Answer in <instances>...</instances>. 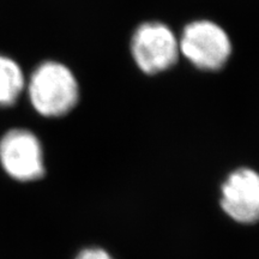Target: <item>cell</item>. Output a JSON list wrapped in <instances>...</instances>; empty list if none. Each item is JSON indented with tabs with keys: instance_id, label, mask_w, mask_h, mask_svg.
Segmentation results:
<instances>
[{
	"instance_id": "cell-2",
	"label": "cell",
	"mask_w": 259,
	"mask_h": 259,
	"mask_svg": "<svg viewBox=\"0 0 259 259\" xmlns=\"http://www.w3.org/2000/svg\"><path fill=\"white\" fill-rule=\"evenodd\" d=\"M180 57L203 72L222 70L231 60L233 44L225 29L210 19H196L179 36Z\"/></svg>"
},
{
	"instance_id": "cell-1",
	"label": "cell",
	"mask_w": 259,
	"mask_h": 259,
	"mask_svg": "<svg viewBox=\"0 0 259 259\" xmlns=\"http://www.w3.org/2000/svg\"><path fill=\"white\" fill-rule=\"evenodd\" d=\"M29 102L38 115L61 118L76 108L80 88L76 74L57 60H45L32 70L25 85Z\"/></svg>"
},
{
	"instance_id": "cell-6",
	"label": "cell",
	"mask_w": 259,
	"mask_h": 259,
	"mask_svg": "<svg viewBox=\"0 0 259 259\" xmlns=\"http://www.w3.org/2000/svg\"><path fill=\"white\" fill-rule=\"evenodd\" d=\"M27 78L17 61L0 53V107L15 106L25 92Z\"/></svg>"
},
{
	"instance_id": "cell-3",
	"label": "cell",
	"mask_w": 259,
	"mask_h": 259,
	"mask_svg": "<svg viewBox=\"0 0 259 259\" xmlns=\"http://www.w3.org/2000/svg\"><path fill=\"white\" fill-rule=\"evenodd\" d=\"M130 53L142 73L156 76L179 61V36L163 22H143L132 32Z\"/></svg>"
},
{
	"instance_id": "cell-7",
	"label": "cell",
	"mask_w": 259,
	"mask_h": 259,
	"mask_svg": "<svg viewBox=\"0 0 259 259\" xmlns=\"http://www.w3.org/2000/svg\"><path fill=\"white\" fill-rule=\"evenodd\" d=\"M76 259H114L108 252H106L102 248L90 247L83 250L77 255Z\"/></svg>"
},
{
	"instance_id": "cell-4",
	"label": "cell",
	"mask_w": 259,
	"mask_h": 259,
	"mask_svg": "<svg viewBox=\"0 0 259 259\" xmlns=\"http://www.w3.org/2000/svg\"><path fill=\"white\" fill-rule=\"evenodd\" d=\"M0 164L10 178L19 183H31L45 176L44 149L30 130L16 127L0 138Z\"/></svg>"
},
{
	"instance_id": "cell-5",
	"label": "cell",
	"mask_w": 259,
	"mask_h": 259,
	"mask_svg": "<svg viewBox=\"0 0 259 259\" xmlns=\"http://www.w3.org/2000/svg\"><path fill=\"white\" fill-rule=\"evenodd\" d=\"M221 205L229 218L244 225L259 222V173L252 168L232 171L222 186Z\"/></svg>"
}]
</instances>
